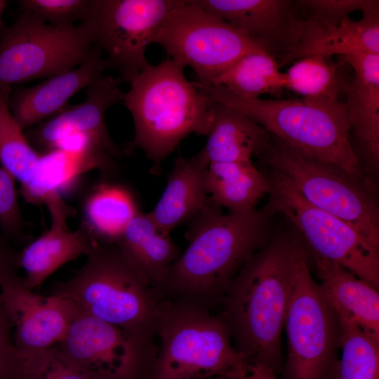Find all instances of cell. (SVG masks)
Instances as JSON below:
<instances>
[{
	"instance_id": "1",
	"label": "cell",
	"mask_w": 379,
	"mask_h": 379,
	"mask_svg": "<svg viewBox=\"0 0 379 379\" xmlns=\"http://www.w3.org/2000/svg\"><path fill=\"white\" fill-rule=\"evenodd\" d=\"M305 253L300 236L291 232L270 238L230 282L218 313L234 347L250 366L275 373L283 368L281 336L295 274Z\"/></svg>"
},
{
	"instance_id": "2",
	"label": "cell",
	"mask_w": 379,
	"mask_h": 379,
	"mask_svg": "<svg viewBox=\"0 0 379 379\" xmlns=\"http://www.w3.org/2000/svg\"><path fill=\"white\" fill-rule=\"evenodd\" d=\"M273 214L267 206L224 214L211 201L190 220L188 246L168 269L159 298L218 311L232 280L270 239Z\"/></svg>"
},
{
	"instance_id": "3",
	"label": "cell",
	"mask_w": 379,
	"mask_h": 379,
	"mask_svg": "<svg viewBox=\"0 0 379 379\" xmlns=\"http://www.w3.org/2000/svg\"><path fill=\"white\" fill-rule=\"evenodd\" d=\"M193 84L212 101L243 113L292 147L337 166L375 191V182L363 170L352 147L346 105L339 98L251 99L220 86Z\"/></svg>"
},
{
	"instance_id": "4",
	"label": "cell",
	"mask_w": 379,
	"mask_h": 379,
	"mask_svg": "<svg viewBox=\"0 0 379 379\" xmlns=\"http://www.w3.org/2000/svg\"><path fill=\"white\" fill-rule=\"evenodd\" d=\"M185 67L170 58L149 65L121 95L135 126L126 149L142 150L155 173L185 138L192 133L207 135L211 125L213 101L187 79Z\"/></svg>"
},
{
	"instance_id": "5",
	"label": "cell",
	"mask_w": 379,
	"mask_h": 379,
	"mask_svg": "<svg viewBox=\"0 0 379 379\" xmlns=\"http://www.w3.org/2000/svg\"><path fill=\"white\" fill-rule=\"evenodd\" d=\"M84 266L55 284L50 294L77 312L115 326L140 339L157 336L161 299L117 245L97 244Z\"/></svg>"
},
{
	"instance_id": "6",
	"label": "cell",
	"mask_w": 379,
	"mask_h": 379,
	"mask_svg": "<svg viewBox=\"0 0 379 379\" xmlns=\"http://www.w3.org/2000/svg\"><path fill=\"white\" fill-rule=\"evenodd\" d=\"M160 340L146 379H242L251 366L218 312L161 299Z\"/></svg>"
},
{
	"instance_id": "7",
	"label": "cell",
	"mask_w": 379,
	"mask_h": 379,
	"mask_svg": "<svg viewBox=\"0 0 379 379\" xmlns=\"http://www.w3.org/2000/svg\"><path fill=\"white\" fill-rule=\"evenodd\" d=\"M257 155L270 169L286 177L308 202L350 224L379 249L375 191L337 166L302 153L270 133Z\"/></svg>"
},
{
	"instance_id": "8",
	"label": "cell",
	"mask_w": 379,
	"mask_h": 379,
	"mask_svg": "<svg viewBox=\"0 0 379 379\" xmlns=\"http://www.w3.org/2000/svg\"><path fill=\"white\" fill-rule=\"evenodd\" d=\"M267 206L291 225L313 258L336 263L379 288V249L352 225L308 202L291 182L270 169Z\"/></svg>"
},
{
	"instance_id": "9",
	"label": "cell",
	"mask_w": 379,
	"mask_h": 379,
	"mask_svg": "<svg viewBox=\"0 0 379 379\" xmlns=\"http://www.w3.org/2000/svg\"><path fill=\"white\" fill-rule=\"evenodd\" d=\"M98 48L82 22L53 25L24 11L0 33V87L67 72Z\"/></svg>"
},
{
	"instance_id": "10",
	"label": "cell",
	"mask_w": 379,
	"mask_h": 379,
	"mask_svg": "<svg viewBox=\"0 0 379 379\" xmlns=\"http://www.w3.org/2000/svg\"><path fill=\"white\" fill-rule=\"evenodd\" d=\"M154 43L161 46L170 58L192 68L198 81L205 84L246 54L269 53L258 41L194 0H180L166 18Z\"/></svg>"
},
{
	"instance_id": "11",
	"label": "cell",
	"mask_w": 379,
	"mask_h": 379,
	"mask_svg": "<svg viewBox=\"0 0 379 379\" xmlns=\"http://www.w3.org/2000/svg\"><path fill=\"white\" fill-rule=\"evenodd\" d=\"M288 356L284 379H328L339 346V323L319 284L300 258L286 308Z\"/></svg>"
},
{
	"instance_id": "12",
	"label": "cell",
	"mask_w": 379,
	"mask_h": 379,
	"mask_svg": "<svg viewBox=\"0 0 379 379\" xmlns=\"http://www.w3.org/2000/svg\"><path fill=\"white\" fill-rule=\"evenodd\" d=\"M180 0H92L81 22L122 81L149 65L145 56L166 18Z\"/></svg>"
},
{
	"instance_id": "13",
	"label": "cell",
	"mask_w": 379,
	"mask_h": 379,
	"mask_svg": "<svg viewBox=\"0 0 379 379\" xmlns=\"http://www.w3.org/2000/svg\"><path fill=\"white\" fill-rule=\"evenodd\" d=\"M53 346L91 379H146L157 350L153 341L79 312Z\"/></svg>"
},
{
	"instance_id": "14",
	"label": "cell",
	"mask_w": 379,
	"mask_h": 379,
	"mask_svg": "<svg viewBox=\"0 0 379 379\" xmlns=\"http://www.w3.org/2000/svg\"><path fill=\"white\" fill-rule=\"evenodd\" d=\"M0 303L12 324L15 347L21 352L48 348L61 341L78 313L65 299L36 294L15 273L1 282Z\"/></svg>"
},
{
	"instance_id": "15",
	"label": "cell",
	"mask_w": 379,
	"mask_h": 379,
	"mask_svg": "<svg viewBox=\"0 0 379 379\" xmlns=\"http://www.w3.org/2000/svg\"><path fill=\"white\" fill-rule=\"evenodd\" d=\"M121 82L119 77H102L86 88L85 101L67 105L54 116L29 128L25 133L27 139L39 154H44L55 150L68 137L83 135L113 158H121L120 149L107 130L105 117L110 107L121 103Z\"/></svg>"
},
{
	"instance_id": "16",
	"label": "cell",
	"mask_w": 379,
	"mask_h": 379,
	"mask_svg": "<svg viewBox=\"0 0 379 379\" xmlns=\"http://www.w3.org/2000/svg\"><path fill=\"white\" fill-rule=\"evenodd\" d=\"M378 5V1H373L362 11L359 20L347 17L338 23L303 16L294 5L289 46L280 67L312 55L331 58L360 52L379 54Z\"/></svg>"
},
{
	"instance_id": "17",
	"label": "cell",
	"mask_w": 379,
	"mask_h": 379,
	"mask_svg": "<svg viewBox=\"0 0 379 379\" xmlns=\"http://www.w3.org/2000/svg\"><path fill=\"white\" fill-rule=\"evenodd\" d=\"M354 76L344 80L349 137L354 154L366 175L375 182L379 169V54L355 53L340 56Z\"/></svg>"
},
{
	"instance_id": "18",
	"label": "cell",
	"mask_w": 379,
	"mask_h": 379,
	"mask_svg": "<svg viewBox=\"0 0 379 379\" xmlns=\"http://www.w3.org/2000/svg\"><path fill=\"white\" fill-rule=\"evenodd\" d=\"M204 9L261 44L279 65L288 48L294 2L288 0H194Z\"/></svg>"
},
{
	"instance_id": "19",
	"label": "cell",
	"mask_w": 379,
	"mask_h": 379,
	"mask_svg": "<svg viewBox=\"0 0 379 379\" xmlns=\"http://www.w3.org/2000/svg\"><path fill=\"white\" fill-rule=\"evenodd\" d=\"M100 48L83 64L36 86L16 89L9 107L21 128L29 129L54 116L77 92L97 81L110 68Z\"/></svg>"
},
{
	"instance_id": "20",
	"label": "cell",
	"mask_w": 379,
	"mask_h": 379,
	"mask_svg": "<svg viewBox=\"0 0 379 379\" xmlns=\"http://www.w3.org/2000/svg\"><path fill=\"white\" fill-rule=\"evenodd\" d=\"M112 158L96 147L81 151L57 149L41 154L32 178L20 185V192L26 201L48 207L62 200V192L83 173L93 169H113Z\"/></svg>"
},
{
	"instance_id": "21",
	"label": "cell",
	"mask_w": 379,
	"mask_h": 379,
	"mask_svg": "<svg viewBox=\"0 0 379 379\" xmlns=\"http://www.w3.org/2000/svg\"><path fill=\"white\" fill-rule=\"evenodd\" d=\"M208 164L201 151L190 159H175L161 198L147 213L160 231L169 233L211 202L205 186Z\"/></svg>"
},
{
	"instance_id": "22",
	"label": "cell",
	"mask_w": 379,
	"mask_h": 379,
	"mask_svg": "<svg viewBox=\"0 0 379 379\" xmlns=\"http://www.w3.org/2000/svg\"><path fill=\"white\" fill-rule=\"evenodd\" d=\"M323 292L338 316L379 338L378 289L345 267L314 258Z\"/></svg>"
},
{
	"instance_id": "23",
	"label": "cell",
	"mask_w": 379,
	"mask_h": 379,
	"mask_svg": "<svg viewBox=\"0 0 379 379\" xmlns=\"http://www.w3.org/2000/svg\"><path fill=\"white\" fill-rule=\"evenodd\" d=\"M98 242L82 224L74 231L51 225L18 255L19 267L25 272V286L34 291L66 263L88 255Z\"/></svg>"
},
{
	"instance_id": "24",
	"label": "cell",
	"mask_w": 379,
	"mask_h": 379,
	"mask_svg": "<svg viewBox=\"0 0 379 379\" xmlns=\"http://www.w3.org/2000/svg\"><path fill=\"white\" fill-rule=\"evenodd\" d=\"M212 111L207 142L201 150L209 164L251 161L252 155L264 148L269 133L253 119L214 101Z\"/></svg>"
},
{
	"instance_id": "25",
	"label": "cell",
	"mask_w": 379,
	"mask_h": 379,
	"mask_svg": "<svg viewBox=\"0 0 379 379\" xmlns=\"http://www.w3.org/2000/svg\"><path fill=\"white\" fill-rule=\"evenodd\" d=\"M115 245L155 291L181 253L169 233L160 231L147 213L142 212L130 222Z\"/></svg>"
},
{
	"instance_id": "26",
	"label": "cell",
	"mask_w": 379,
	"mask_h": 379,
	"mask_svg": "<svg viewBox=\"0 0 379 379\" xmlns=\"http://www.w3.org/2000/svg\"><path fill=\"white\" fill-rule=\"evenodd\" d=\"M205 186L210 201L219 208H227L230 213L255 209L270 190L266 176L251 161L210 163Z\"/></svg>"
},
{
	"instance_id": "27",
	"label": "cell",
	"mask_w": 379,
	"mask_h": 379,
	"mask_svg": "<svg viewBox=\"0 0 379 379\" xmlns=\"http://www.w3.org/2000/svg\"><path fill=\"white\" fill-rule=\"evenodd\" d=\"M141 212L126 187L102 182L87 196L83 225L98 244L115 245L130 222Z\"/></svg>"
},
{
	"instance_id": "28",
	"label": "cell",
	"mask_w": 379,
	"mask_h": 379,
	"mask_svg": "<svg viewBox=\"0 0 379 379\" xmlns=\"http://www.w3.org/2000/svg\"><path fill=\"white\" fill-rule=\"evenodd\" d=\"M208 85L222 87L241 98H259L262 95L281 92L284 72L270 53L253 52L238 59Z\"/></svg>"
},
{
	"instance_id": "29",
	"label": "cell",
	"mask_w": 379,
	"mask_h": 379,
	"mask_svg": "<svg viewBox=\"0 0 379 379\" xmlns=\"http://www.w3.org/2000/svg\"><path fill=\"white\" fill-rule=\"evenodd\" d=\"M336 316L342 354L333 363L328 379H379V338Z\"/></svg>"
},
{
	"instance_id": "30",
	"label": "cell",
	"mask_w": 379,
	"mask_h": 379,
	"mask_svg": "<svg viewBox=\"0 0 379 379\" xmlns=\"http://www.w3.org/2000/svg\"><path fill=\"white\" fill-rule=\"evenodd\" d=\"M11 86L0 87V164L21 185L32 176L41 159L11 114Z\"/></svg>"
},
{
	"instance_id": "31",
	"label": "cell",
	"mask_w": 379,
	"mask_h": 379,
	"mask_svg": "<svg viewBox=\"0 0 379 379\" xmlns=\"http://www.w3.org/2000/svg\"><path fill=\"white\" fill-rule=\"evenodd\" d=\"M284 78V88L307 98H339L345 80L331 58L322 55L298 60Z\"/></svg>"
},
{
	"instance_id": "32",
	"label": "cell",
	"mask_w": 379,
	"mask_h": 379,
	"mask_svg": "<svg viewBox=\"0 0 379 379\" xmlns=\"http://www.w3.org/2000/svg\"><path fill=\"white\" fill-rule=\"evenodd\" d=\"M12 379H91L71 364L54 347L18 351Z\"/></svg>"
},
{
	"instance_id": "33",
	"label": "cell",
	"mask_w": 379,
	"mask_h": 379,
	"mask_svg": "<svg viewBox=\"0 0 379 379\" xmlns=\"http://www.w3.org/2000/svg\"><path fill=\"white\" fill-rule=\"evenodd\" d=\"M92 0H22L24 11L53 25H71L86 18Z\"/></svg>"
},
{
	"instance_id": "34",
	"label": "cell",
	"mask_w": 379,
	"mask_h": 379,
	"mask_svg": "<svg viewBox=\"0 0 379 379\" xmlns=\"http://www.w3.org/2000/svg\"><path fill=\"white\" fill-rule=\"evenodd\" d=\"M372 0H301L294 2L300 15L315 20L338 23L349 17L352 12H361L370 6Z\"/></svg>"
},
{
	"instance_id": "35",
	"label": "cell",
	"mask_w": 379,
	"mask_h": 379,
	"mask_svg": "<svg viewBox=\"0 0 379 379\" xmlns=\"http://www.w3.org/2000/svg\"><path fill=\"white\" fill-rule=\"evenodd\" d=\"M15 181L8 171L0 168V226L12 236L19 234L23 227Z\"/></svg>"
},
{
	"instance_id": "36",
	"label": "cell",
	"mask_w": 379,
	"mask_h": 379,
	"mask_svg": "<svg viewBox=\"0 0 379 379\" xmlns=\"http://www.w3.org/2000/svg\"><path fill=\"white\" fill-rule=\"evenodd\" d=\"M13 326L0 303V379H12L16 349Z\"/></svg>"
},
{
	"instance_id": "37",
	"label": "cell",
	"mask_w": 379,
	"mask_h": 379,
	"mask_svg": "<svg viewBox=\"0 0 379 379\" xmlns=\"http://www.w3.org/2000/svg\"><path fill=\"white\" fill-rule=\"evenodd\" d=\"M17 267H19L18 255L0 247V286L8 275L15 273Z\"/></svg>"
},
{
	"instance_id": "38",
	"label": "cell",
	"mask_w": 379,
	"mask_h": 379,
	"mask_svg": "<svg viewBox=\"0 0 379 379\" xmlns=\"http://www.w3.org/2000/svg\"><path fill=\"white\" fill-rule=\"evenodd\" d=\"M242 379H276L275 373L262 365L251 366L250 371Z\"/></svg>"
},
{
	"instance_id": "39",
	"label": "cell",
	"mask_w": 379,
	"mask_h": 379,
	"mask_svg": "<svg viewBox=\"0 0 379 379\" xmlns=\"http://www.w3.org/2000/svg\"><path fill=\"white\" fill-rule=\"evenodd\" d=\"M6 6V1L4 0H0V33L3 27H4L2 22V16H3L4 11L5 10Z\"/></svg>"
}]
</instances>
